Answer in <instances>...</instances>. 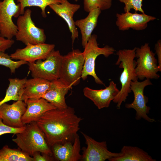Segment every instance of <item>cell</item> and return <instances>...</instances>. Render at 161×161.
Here are the masks:
<instances>
[{
	"mask_svg": "<svg viewBox=\"0 0 161 161\" xmlns=\"http://www.w3.org/2000/svg\"><path fill=\"white\" fill-rule=\"evenodd\" d=\"M82 119L75 114L73 108L68 106L47 111L36 122L51 148L56 143L74 141Z\"/></svg>",
	"mask_w": 161,
	"mask_h": 161,
	"instance_id": "6da1fadb",
	"label": "cell"
},
{
	"mask_svg": "<svg viewBox=\"0 0 161 161\" xmlns=\"http://www.w3.org/2000/svg\"><path fill=\"white\" fill-rule=\"evenodd\" d=\"M136 47L132 49H120L116 52L118 56L115 65H119V67L123 68V71L120 77V81L121 88L118 94L113 100L117 104L116 107L120 109L123 102H125L131 92L130 89V83L131 81L138 80L136 74L135 69L137 65L136 61L134 60L136 58Z\"/></svg>",
	"mask_w": 161,
	"mask_h": 161,
	"instance_id": "7a4b0ae2",
	"label": "cell"
},
{
	"mask_svg": "<svg viewBox=\"0 0 161 161\" xmlns=\"http://www.w3.org/2000/svg\"><path fill=\"white\" fill-rule=\"evenodd\" d=\"M16 135L12 141L20 149L32 157L35 152L39 151L53 156L51 148L36 122L26 124L24 130Z\"/></svg>",
	"mask_w": 161,
	"mask_h": 161,
	"instance_id": "3957f363",
	"label": "cell"
},
{
	"mask_svg": "<svg viewBox=\"0 0 161 161\" xmlns=\"http://www.w3.org/2000/svg\"><path fill=\"white\" fill-rule=\"evenodd\" d=\"M97 38L96 34L92 35L84 48L83 52L84 63L81 78L85 80L88 75H90L93 77L97 83L104 85L96 74L95 70V60L100 55H103L107 58L113 54L115 50L113 47L108 45L102 48L99 47Z\"/></svg>",
	"mask_w": 161,
	"mask_h": 161,
	"instance_id": "277c9868",
	"label": "cell"
},
{
	"mask_svg": "<svg viewBox=\"0 0 161 161\" xmlns=\"http://www.w3.org/2000/svg\"><path fill=\"white\" fill-rule=\"evenodd\" d=\"M63 57L59 50H54L44 61L39 59L34 63H28L32 76L50 81L59 79Z\"/></svg>",
	"mask_w": 161,
	"mask_h": 161,
	"instance_id": "5b68a950",
	"label": "cell"
},
{
	"mask_svg": "<svg viewBox=\"0 0 161 161\" xmlns=\"http://www.w3.org/2000/svg\"><path fill=\"white\" fill-rule=\"evenodd\" d=\"M32 11L27 9L18 17L17 31L15 36L17 41L25 45L44 43L46 36L43 29L37 27L32 19Z\"/></svg>",
	"mask_w": 161,
	"mask_h": 161,
	"instance_id": "8992f818",
	"label": "cell"
},
{
	"mask_svg": "<svg viewBox=\"0 0 161 161\" xmlns=\"http://www.w3.org/2000/svg\"><path fill=\"white\" fill-rule=\"evenodd\" d=\"M155 55L148 43L140 47H136L135 56L137 59L135 70L138 79L142 80L145 78L157 79L159 78L157 73L161 72V68L157 65Z\"/></svg>",
	"mask_w": 161,
	"mask_h": 161,
	"instance_id": "52a82bcc",
	"label": "cell"
},
{
	"mask_svg": "<svg viewBox=\"0 0 161 161\" xmlns=\"http://www.w3.org/2000/svg\"><path fill=\"white\" fill-rule=\"evenodd\" d=\"M84 63L83 52L73 50L63 56L59 79L72 86L80 83Z\"/></svg>",
	"mask_w": 161,
	"mask_h": 161,
	"instance_id": "ba28073f",
	"label": "cell"
},
{
	"mask_svg": "<svg viewBox=\"0 0 161 161\" xmlns=\"http://www.w3.org/2000/svg\"><path fill=\"white\" fill-rule=\"evenodd\" d=\"M152 84L149 79H146L140 82L137 80L131 81V82L130 89L134 94V100L131 103L126 104L125 106L127 108H132L135 110V119L137 120L143 118L151 123L156 121L154 119L149 117L147 115L149 113L150 107L146 105L148 99L144 93L145 88Z\"/></svg>",
	"mask_w": 161,
	"mask_h": 161,
	"instance_id": "9c48e42d",
	"label": "cell"
},
{
	"mask_svg": "<svg viewBox=\"0 0 161 161\" xmlns=\"http://www.w3.org/2000/svg\"><path fill=\"white\" fill-rule=\"evenodd\" d=\"M20 6L14 0H3L0 1V34L3 37L11 39L15 36L17 27L12 18L19 16Z\"/></svg>",
	"mask_w": 161,
	"mask_h": 161,
	"instance_id": "30bf717a",
	"label": "cell"
},
{
	"mask_svg": "<svg viewBox=\"0 0 161 161\" xmlns=\"http://www.w3.org/2000/svg\"><path fill=\"white\" fill-rule=\"evenodd\" d=\"M87 145L83 148V151L81 160L83 161H104L109 158L118 156L120 152H112L109 151L106 141L99 142L83 132Z\"/></svg>",
	"mask_w": 161,
	"mask_h": 161,
	"instance_id": "8fae6325",
	"label": "cell"
},
{
	"mask_svg": "<svg viewBox=\"0 0 161 161\" xmlns=\"http://www.w3.org/2000/svg\"><path fill=\"white\" fill-rule=\"evenodd\" d=\"M54 44L45 43L36 44H28L22 49H18L10 55L12 59L24 60L28 63H35L39 59L44 60L54 50Z\"/></svg>",
	"mask_w": 161,
	"mask_h": 161,
	"instance_id": "7c38bea8",
	"label": "cell"
},
{
	"mask_svg": "<svg viewBox=\"0 0 161 161\" xmlns=\"http://www.w3.org/2000/svg\"><path fill=\"white\" fill-rule=\"evenodd\" d=\"M116 17V24L119 30L122 31L130 28L137 31L143 30L146 28L149 22L156 19L154 16L136 12L117 13Z\"/></svg>",
	"mask_w": 161,
	"mask_h": 161,
	"instance_id": "4fadbf2b",
	"label": "cell"
},
{
	"mask_svg": "<svg viewBox=\"0 0 161 161\" xmlns=\"http://www.w3.org/2000/svg\"><path fill=\"white\" fill-rule=\"evenodd\" d=\"M27 109V105L20 99L11 104L4 103L0 106V118L5 124L19 128L24 127L21 121L22 116Z\"/></svg>",
	"mask_w": 161,
	"mask_h": 161,
	"instance_id": "5bb4252c",
	"label": "cell"
},
{
	"mask_svg": "<svg viewBox=\"0 0 161 161\" xmlns=\"http://www.w3.org/2000/svg\"><path fill=\"white\" fill-rule=\"evenodd\" d=\"M119 90L116 84L112 81L104 89L95 90L85 87L83 92L86 97L91 100L99 109H101L109 106Z\"/></svg>",
	"mask_w": 161,
	"mask_h": 161,
	"instance_id": "9a60e30c",
	"label": "cell"
},
{
	"mask_svg": "<svg viewBox=\"0 0 161 161\" xmlns=\"http://www.w3.org/2000/svg\"><path fill=\"white\" fill-rule=\"evenodd\" d=\"M54 158L61 161H77L81 160L80 142L78 134L74 141H67L63 144L56 143L51 148Z\"/></svg>",
	"mask_w": 161,
	"mask_h": 161,
	"instance_id": "2e32d148",
	"label": "cell"
},
{
	"mask_svg": "<svg viewBox=\"0 0 161 161\" xmlns=\"http://www.w3.org/2000/svg\"><path fill=\"white\" fill-rule=\"evenodd\" d=\"M49 6L67 23L71 34L73 44L75 39L78 37V29L75 24L73 17L75 13L80 9V5L71 3L67 0H64L61 3L51 4Z\"/></svg>",
	"mask_w": 161,
	"mask_h": 161,
	"instance_id": "e0dca14e",
	"label": "cell"
},
{
	"mask_svg": "<svg viewBox=\"0 0 161 161\" xmlns=\"http://www.w3.org/2000/svg\"><path fill=\"white\" fill-rule=\"evenodd\" d=\"M24 101L27 105V109L22 117L21 121L25 125L36 122L46 112L56 109L52 104L43 98L29 99Z\"/></svg>",
	"mask_w": 161,
	"mask_h": 161,
	"instance_id": "ac0fdd59",
	"label": "cell"
},
{
	"mask_svg": "<svg viewBox=\"0 0 161 161\" xmlns=\"http://www.w3.org/2000/svg\"><path fill=\"white\" fill-rule=\"evenodd\" d=\"M72 86L62 81L60 79L51 81L49 89L42 98L52 104L56 109L66 108L67 106L65 100V96Z\"/></svg>",
	"mask_w": 161,
	"mask_h": 161,
	"instance_id": "d6986e66",
	"label": "cell"
},
{
	"mask_svg": "<svg viewBox=\"0 0 161 161\" xmlns=\"http://www.w3.org/2000/svg\"><path fill=\"white\" fill-rule=\"evenodd\" d=\"M51 81L39 78L27 79L24 85L21 99L42 98L49 89Z\"/></svg>",
	"mask_w": 161,
	"mask_h": 161,
	"instance_id": "ffe728a7",
	"label": "cell"
},
{
	"mask_svg": "<svg viewBox=\"0 0 161 161\" xmlns=\"http://www.w3.org/2000/svg\"><path fill=\"white\" fill-rule=\"evenodd\" d=\"M101 12L99 8L93 9L89 12L88 15L85 18L75 21V26L80 30L82 44L84 48L97 25L98 17Z\"/></svg>",
	"mask_w": 161,
	"mask_h": 161,
	"instance_id": "44dd1931",
	"label": "cell"
},
{
	"mask_svg": "<svg viewBox=\"0 0 161 161\" xmlns=\"http://www.w3.org/2000/svg\"><path fill=\"white\" fill-rule=\"evenodd\" d=\"M120 154L109 159V161H156L148 154L137 146L124 145Z\"/></svg>",
	"mask_w": 161,
	"mask_h": 161,
	"instance_id": "7402d4cb",
	"label": "cell"
},
{
	"mask_svg": "<svg viewBox=\"0 0 161 161\" xmlns=\"http://www.w3.org/2000/svg\"><path fill=\"white\" fill-rule=\"evenodd\" d=\"M26 80V78L22 79L16 78H9V86L4 98L0 101V106L11 100L16 101L21 99L24 85Z\"/></svg>",
	"mask_w": 161,
	"mask_h": 161,
	"instance_id": "603a6c76",
	"label": "cell"
},
{
	"mask_svg": "<svg viewBox=\"0 0 161 161\" xmlns=\"http://www.w3.org/2000/svg\"><path fill=\"white\" fill-rule=\"evenodd\" d=\"M0 161H34L32 157L20 149H12L7 145L0 149Z\"/></svg>",
	"mask_w": 161,
	"mask_h": 161,
	"instance_id": "cb8c5ba5",
	"label": "cell"
},
{
	"mask_svg": "<svg viewBox=\"0 0 161 161\" xmlns=\"http://www.w3.org/2000/svg\"><path fill=\"white\" fill-rule=\"evenodd\" d=\"M19 4L20 9L19 15H22L24 12V8L26 7H38L41 10V14L44 18L47 17L45 12L46 7L49 5L61 3L64 0H16Z\"/></svg>",
	"mask_w": 161,
	"mask_h": 161,
	"instance_id": "d4e9b609",
	"label": "cell"
},
{
	"mask_svg": "<svg viewBox=\"0 0 161 161\" xmlns=\"http://www.w3.org/2000/svg\"><path fill=\"white\" fill-rule=\"evenodd\" d=\"M77 1L79 0H75ZM112 0H83L84 10L89 12L95 8H99L101 11L109 9L112 4Z\"/></svg>",
	"mask_w": 161,
	"mask_h": 161,
	"instance_id": "484cf974",
	"label": "cell"
},
{
	"mask_svg": "<svg viewBox=\"0 0 161 161\" xmlns=\"http://www.w3.org/2000/svg\"><path fill=\"white\" fill-rule=\"evenodd\" d=\"M28 63V62L24 60L14 61L10 55L4 52H0V65L8 68L12 73H14L16 69L21 66Z\"/></svg>",
	"mask_w": 161,
	"mask_h": 161,
	"instance_id": "4316f807",
	"label": "cell"
},
{
	"mask_svg": "<svg viewBox=\"0 0 161 161\" xmlns=\"http://www.w3.org/2000/svg\"><path fill=\"white\" fill-rule=\"evenodd\" d=\"M124 4V13L130 12L134 9L135 12L139 11L142 13H145L142 8V2L143 0H117Z\"/></svg>",
	"mask_w": 161,
	"mask_h": 161,
	"instance_id": "83f0119b",
	"label": "cell"
},
{
	"mask_svg": "<svg viewBox=\"0 0 161 161\" xmlns=\"http://www.w3.org/2000/svg\"><path fill=\"white\" fill-rule=\"evenodd\" d=\"M25 126L23 127L17 128L10 127L4 124L0 118V136L7 134H16L22 132L24 129Z\"/></svg>",
	"mask_w": 161,
	"mask_h": 161,
	"instance_id": "f1b7e54d",
	"label": "cell"
},
{
	"mask_svg": "<svg viewBox=\"0 0 161 161\" xmlns=\"http://www.w3.org/2000/svg\"><path fill=\"white\" fill-rule=\"evenodd\" d=\"M14 41L9 39L2 36L0 34V52H4L14 44Z\"/></svg>",
	"mask_w": 161,
	"mask_h": 161,
	"instance_id": "f546056e",
	"label": "cell"
},
{
	"mask_svg": "<svg viewBox=\"0 0 161 161\" xmlns=\"http://www.w3.org/2000/svg\"><path fill=\"white\" fill-rule=\"evenodd\" d=\"M41 153L40 152L36 151L33 154L32 157L34 161H49L54 160V158L53 156L43 153H41Z\"/></svg>",
	"mask_w": 161,
	"mask_h": 161,
	"instance_id": "4dcf8cb0",
	"label": "cell"
},
{
	"mask_svg": "<svg viewBox=\"0 0 161 161\" xmlns=\"http://www.w3.org/2000/svg\"><path fill=\"white\" fill-rule=\"evenodd\" d=\"M154 49L155 54L157 57V63L158 66L161 68V40L159 39L157 41L155 45Z\"/></svg>",
	"mask_w": 161,
	"mask_h": 161,
	"instance_id": "1f68e13d",
	"label": "cell"
}]
</instances>
